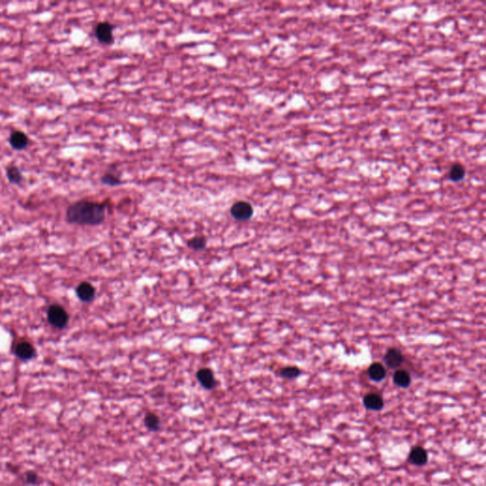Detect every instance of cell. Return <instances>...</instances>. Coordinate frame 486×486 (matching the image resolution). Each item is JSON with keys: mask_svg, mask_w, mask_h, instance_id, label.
<instances>
[{"mask_svg": "<svg viewBox=\"0 0 486 486\" xmlns=\"http://www.w3.org/2000/svg\"><path fill=\"white\" fill-rule=\"evenodd\" d=\"M6 177L10 183L15 185L21 184L24 181L22 172L16 165H9L6 168Z\"/></svg>", "mask_w": 486, "mask_h": 486, "instance_id": "obj_14", "label": "cell"}, {"mask_svg": "<svg viewBox=\"0 0 486 486\" xmlns=\"http://www.w3.org/2000/svg\"><path fill=\"white\" fill-rule=\"evenodd\" d=\"M144 424L147 430L151 432H157L161 429V419L155 412H147L144 419Z\"/></svg>", "mask_w": 486, "mask_h": 486, "instance_id": "obj_13", "label": "cell"}, {"mask_svg": "<svg viewBox=\"0 0 486 486\" xmlns=\"http://www.w3.org/2000/svg\"><path fill=\"white\" fill-rule=\"evenodd\" d=\"M230 213L237 220L247 221L254 215V208L248 202L239 201L232 205Z\"/></svg>", "mask_w": 486, "mask_h": 486, "instance_id": "obj_4", "label": "cell"}, {"mask_svg": "<svg viewBox=\"0 0 486 486\" xmlns=\"http://www.w3.org/2000/svg\"><path fill=\"white\" fill-rule=\"evenodd\" d=\"M95 288L91 283L83 281L76 288V295L80 301L84 303H90L95 297Z\"/></svg>", "mask_w": 486, "mask_h": 486, "instance_id": "obj_8", "label": "cell"}, {"mask_svg": "<svg viewBox=\"0 0 486 486\" xmlns=\"http://www.w3.org/2000/svg\"><path fill=\"white\" fill-rule=\"evenodd\" d=\"M24 480H25V482L28 485H32V486H36V485H38L40 483V477L38 476L37 473H35L34 471H28V472H26L25 477H24Z\"/></svg>", "mask_w": 486, "mask_h": 486, "instance_id": "obj_20", "label": "cell"}, {"mask_svg": "<svg viewBox=\"0 0 486 486\" xmlns=\"http://www.w3.org/2000/svg\"><path fill=\"white\" fill-rule=\"evenodd\" d=\"M449 179L452 181L458 182L464 180L465 177V167L462 163L456 162L454 163L449 170Z\"/></svg>", "mask_w": 486, "mask_h": 486, "instance_id": "obj_16", "label": "cell"}, {"mask_svg": "<svg viewBox=\"0 0 486 486\" xmlns=\"http://www.w3.org/2000/svg\"><path fill=\"white\" fill-rule=\"evenodd\" d=\"M300 374H301V371L297 367H293V366L285 367V368L281 369L279 372V375L282 378L290 379V380L297 378Z\"/></svg>", "mask_w": 486, "mask_h": 486, "instance_id": "obj_18", "label": "cell"}, {"mask_svg": "<svg viewBox=\"0 0 486 486\" xmlns=\"http://www.w3.org/2000/svg\"><path fill=\"white\" fill-rule=\"evenodd\" d=\"M197 379L199 381L200 384L207 390L214 389L216 386V380L214 373L212 372L211 369L209 368H203L198 371L196 374Z\"/></svg>", "mask_w": 486, "mask_h": 486, "instance_id": "obj_7", "label": "cell"}, {"mask_svg": "<svg viewBox=\"0 0 486 486\" xmlns=\"http://www.w3.org/2000/svg\"><path fill=\"white\" fill-rule=\"evenodd\" d=\"M47 319L51 326L57 329H62L67 327L69 317L63 306L53 304L47 311Z\"/></svg>", "mask_w": 486, "mask_h": 486, "instance_id": "obj_2", "label": "cell"}, {"mask_svg": "<svg viewBox=\"0 0 486 486\" xmlns=\"http://www.w3.org/2000/svg\"><path fill=\"white\" fill-rule=\"evenodd\" d=\"M364 407L369 410L379 411L384 407V400L378 393H368L363 398Z\"/></svg>", "mask_w": 486, "mask_h": 486, "instance_id": "obj_10", "label": "cell"}, {"mask_svg": "<svg viewBox=\"0 0 486 486\" xmlns=\"http://www.w3.org/2000/svg\"><path fill=\"white\" fill-rule=\"evenodd\" d=\"M108 204L91 200H80L70 204L66 211V220L70 224L97 226L107 217Z\"/></svg>", "mask_w": 486, "mask_h": 486, "instance_id": "obj_1", "label": "cell"}, {"mask_svg": "<svg viewBox=\"0 0 486 486\" xmlns=\"http://www.w3.org/2000/svg\"><path fill=\"white\" fill-rule=\"evenodd\" d=\"M101 181H102L103 184L108 185V186H117V185H121L123 183L120 177H117L115 174L109 173V172L106 173L101 178Z\"/></svg>", "mask_w": 486, "mask_h": 486, "instance_id": "obj_19", "label": "cell"}, {"mask_svg": "<svg viewBox=\"0 0 486 486\" xmlns=\"http://www.w3.org/2000/svg\"><path fill=\"white\" fill-rule=\"evenodd\" d=\"M13 353L21 361H30L35 357L36 351L33 344L28 341H21L14 347Z\"/></svg>", "mask_w": 486, "mask_h": 486, "instance_id": "obj_6", "label": "cell"}, {"mask_svg": "<svg viewBox=\"0 0 486 486\" xmlns=\"http://www.w3.org/2000/svg\"><path fill=\"white\" fill-rule=\"evenodd\" d=\"M408 460L412 464H415L418 466H423V465L427 464L428 461H429L428 451L422 446H415L411 449V451L409 453Z\"/></svg>", "mask_w": 486, "mask_h": 486, "instance_id": "obj_11", "label": "cell"}, {"mask_svg": "<svg viewBox=\"0 0 486 486\" xmlns=\"http://www.w3.org/2000/svg\"><path fill=\"white\" fill-rule=\"evenodd\" d=\"M393 382L396 385L402 388H407L411 383V377L407 371L398 370L393 375Z\"/></svg>", "mask_w": 486, "mask_h": 486, "instance_id": "obj_15", "label": "cell"}, {"mask_svg": "<svg viewBox=\"0 0 486 486\" xmlns=\"http://www.w3.org/2000/svg\"><path fill=\"white\" fill-rule=\"evenodd\" d=\"M369 377L374 382H381L385 378L386 371L380 363H373L368 370Z\"/></svg>", "mask_w": 486, "mask_h": 486, "instance_id": "obj_12", "label": "cell"}, {"mask_svg": "<svg viewBox=\"0 0 486 486\" xmlns=\"http://www.w3.org/2000/svg\"><path fill=\"white\" fill-rule=\"evenodd\" d=\"M10 147L15 151H23L30 146V139L28 135L18 129H13L8 139Z\"/></svg>", "mask_w": 486, "mask_h": 486, "instance_id": "obj_5", "label": "cell"}, {"mask_svg": "<svg viewBox=\"0 0 486 486\" xmlns=\"http://www.w3.org/2000/svg\"><path fill=\"white\" fill-rule=\"evenodd\" d=\"M114 26L111 23L103 21L99 22L94 28V35L99 43L103 45L111 46L114 43Z\"/></svg>", "mask_w": 486, "mask_h": 486, "instance_id": "obj_3", "label": "cell"}, {"mask_svg": "<svg viewBox=\"0 0 486 486\" xmlns=\"http://www.w3.org/2000/svg\"><path fill=\"white\" fill-rule=\"evenodd\" d=\"M384 362L388 369L395 370L403 364L404 357L401 351L395 348H391L384 354Z\"/></svg>", "mask_w": 486, "mask_h": 486, "instance_id": "obj_9", "label": "cell"}, {"mask_svg": "<svg viewBox=\"0 0 486 486\" xmlns=\"http://www.w3.org/2000/svg\"><path fill=\"white\" fill-rule=\"evenodd\" d=\"M207 241L204 236H196L187 241V246L194 251H202L206 247Z\"/></svg>", "mask_w": 486, "mask_h": 486, "instance_id": "obj_17", "label": "cell"}]
</instances>
